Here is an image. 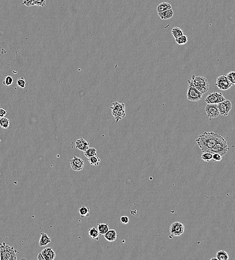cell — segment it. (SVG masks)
<instances>
[{
    "instance_id": "cell-1",
    "label": "cell",
    "mask_w": 235,
    "mask_h": 260,
    "mask_svg": "<svg viewBox=\"0 0 235 260\" xmlns=\"http://www.w3.org/2000/svg\"><path fill=\"white\" fill-rule=\"evenodd\" d=\"M219 134L211 132H205L196 139V142L204 153H210L215 145L224 140Z\"/></svg>"
},
{
    "instance_id": "cell-2",
    "label": "cell",
    "mask_w": 235,
    "mask_h": 260,
    "mask_svg": "<svg viewBox=\"0 0 235 260\" xmlns=\"http://www.w3.org/2000/svg\"><path fill=\"white\" fill-rule=\"evenodd\" d=\"M17 253L19 252L14 247H10L5 243L0 244V260H17Z\"/></svg>"
},
{
    "instance_id": "cell-3",
    "label": "cell",
    "mask_w": 235,
    "mask_h": 260,
    "mask_svg": "<svg viewBox=\"0 0 235 260\" xmlns=\"http://www.w3.org/2000/svg\"><path fill=\"white\" fill-rule=\"evenodd\" d=\"M194 86L200 92L204 94L208 91L209 85L207 79L202 76L193 75L192 79Z\"/></svg>"
},
{
    "instance_id": "cell-4",
    "label": "cell",
    "mask_w": 235,
    "mask_h": 260,
    "mask_svg": "<svg viewBox=\"0 0 235 260\" xmlns=\"http://www.w3.org/2000/svg\"><path fill=\"white\" fill-rule=\"evenodd\" d=\"M112 104L113 107L110 108L112 110V115L115 119L116 123H118L119 120H122L126 116L125 105L118 102H115Z\"/></svg>"
},
{
    "instance_id": "cell-5",
    "label": "cell",
    "mask_w": 235,
    "mask_h": 260,
    "mask_svg": "<svg viewBox=\"0 0 235 260\" xmlns=\"http://www.w3.org/2000/svg\"><path fill=\"white\" fill-rule=\"evenodd\" d=\"M188 88L187 98L189 101L197 102L202 99V93L200 92L194 86L192 80H188Z\"/></svg>"
},
{
    "instance_id": "cell-6",
    "label": "cell",
    "mask_w": 235,
    "mask_h": 260,
    "mask_svg": "<svg viewBox=\"0 0 235 260\" xmlns=\"http://www.w3.org/2000/svg\"><path fill=\"white\" fill-rule=\"evenodd\" d=\"M229 150V148L228 146L227 142L225 139H224L222 142H220L219 143L215 145L211 150L210 153H211L212 154L217 153L221 155V156H223L226 154Z\"/></svg>"
},
{
    "instance_id": "cell-7",
    "label": "cell",
    "mask_w": 235,
    "mask_h": 260,
    "mask_svg": "<svg viewBox=\"0 0 235 260\" xmlns=\"http://www.w3.org/2000/svg\"><path fill=\"white\" fill-rule=\"evenodd\" d=\"M185 231V226L180 222H176L171 224L170 233L172 237H179L182 235Z\"/></svg>"
},
{
    "instance_id": "cell-8",
    "label": "cell",
    "mask_w": 235,
    "mask_h": 260,
    "mask_svg": "<svg viewBox=\"0 0 235 260\" xmlns=\"http://www.w3.org/2000/svg\"><path fill=\"white\" fill-rule=\"evenodd\" d=\"M225 100H226V99L224 98L222 93L215 92L210 93L207 96L205 102L208 104H217Z\"/></svg>"
},
{
    "instance_id": "cell-9",
    "label": "cell",
    "mask_w": 235,
    "mask_h": 260,
    "mask_svg": "<svg viewBox=\"0 0 235 260\" xmlns=\"http://www.w3.org/2000/svg\"><path fill=\"white\" fill-rule=\"evenodd\" d=\"M217 108L220 115L223 116H227L232 109V103L231 101L226 100L217 104Z\"/></svg>"
},
{
    "instance_id": "cell-10",
    "label": "cell",
    "mask_w": 235,
    "mask_h": 260,
    "mask_svg": "<svg viewBox=\"0 0 235 260\" xmlns=\"http://www.w3.org/2000/svg\"><path fill=\"white\" fill-rule=\"evenodd\" d=\"M216 85L220 90L225 91L230 88L232 85L228 80L226 75H222L217 79Z\"/></svg>"
},
{
    "instance_id": "cell-11",
    "label": "cell",
    "mask_w": 235,
    "mask_h": 260,
    "mask_svg": "<svg viewBox=\"0 0 235 260\" xmlns=\"http://www.w3.org/2000/svg\"><path fill=\"white\" fill-rule=\"evenodd\" d=\"M72 169L75 171H80L84 168V161L81 158L74 156L70 161Z\"/></svg>"
},
{
    "instance_id": "cell-12",
    "label": "cell",
    "mask_w": 235,
    "mask_h": 260,
    "mask_svg": "<svg viewBox=\"0 0 235 260\" xmlns=\"http://www.w3.org/2000/svg\"><path fill=\"white\" fill-rule=\"evenodd\" d=\"M205 111L208 117L211 119L216 118L220 115L219 112L217 108V104H208L206 106Z\"/></svg>"
},
{
    "instance_id": "cell-13",
    "label": "cell",
    "mask_w": 235,
    "mask_h": 260,
    "mask_svg": "<svg viewBox=\"0 0 235 260\" xmlns=\"http://www.w3.org/2000/svg\"><path fill=\"white\" fill-rule=\"evenodd\" d=\"M45 260H53L55 258L56 253L52 248H47L41 251Z\"/></svg>"
},
{
    "instance_id": "cell-14",
    "label": "cell",
    "mask_w": 235,
    "mask_h": 260,
    "mask_svg": "<svg viewBox=\"0 0 235 260\" xmlns=\"http://www.w3.org/2000/svg\"><path fill=\"white\" fill-rule=\"evenodd\" d=\"M76 148L78 150L85 152L89 148V143L82 138L78 139L75 143Z\"/></svg>"
},
{
    "instance_id": "cell-15",
    "label": "cell",
    "mask_w": 235,
    "mask_h": 260,
    "mask_svg": "<svg viewBox=\"0 0 235 260\" xmlns=\"http://www.w3.org/2000/svg\"><path fill=\"white\" fill-rule=\"evenodd\" d=\"M104 238L106 240L110 242H114L117 239V234L116 231L114 229L109 230L104 235Z\"/></svg>"
},
{
    "instance_id": "cell-16",
    "label": "cell",
    "mask_w": 235,
    "mask_h": 260,
    "mask_svg": "<svg viewBox=\"0 0 235 260\" xmlns=\"http://www.w3.org/2000/svg\"><path fill=\"white\" fill-rule=\"evenodd\" d=\"M41 235V236L40 239L39 243L40 246L43 247V246H46L51 242L50 238L48 236V235L47 234L42 232Z\"/></svg>"
},
{
    "instance_id": "cell-17",
    "label": "cell",
    "mask_w": 235,
    "mask_h": 260,
    "mask_svg": "<svg viewBox=\"0 0 235 260\" xmlns=\"http://www.w3.org/2000/svg\"><path fill=\"white\" fill-rule=\"evenodd\" d=\"M158 13V15L162 20H166L171 19V18L173 17L174 15V11L172 9Z\"/></svg>"
},
{
    "instance_id": "cell-18",
    "label": "cell",
    "mask_w": 235,
    "mask_h": 260,
    "mask_svg": "<svg viewBox=\"0 0 235 260\" xmlns=\"http://www.w3.org/2000/svg\"><path fill=\"white\" fill-rule=\"evenodd\" d=\"M89 236L90 238L94 239V240H99V237L100 234L98 231V229L96 227H92L89 230Z\"/></svg>"
},
{
    "instance_id": "cell-19",
    "label": "cell",
    "mask_w": 235,
    "mask_h": 260,
    "mask_svg": "<svg viewBox=\"0 0 235 260\" xmlns=\"http://www.w3.org/2000/svg\"><path fill=\"white\" fill-rule=\"evenodd\" d=\"M172 6L170 4L166 2H163L162 3L160 4L157 7V11L158 13L162 12L171 9Z\"/></svg>"
},
{
    "instance_id": "cell-20",
    "label": "cell",
    "mask_w": 235,
    "mask_h": 260,
    "mask_svg": "<svg viewBox=\"0 0 235 260\" xmlns=\"http://www.w3.org/2000/svg\"><path fill=\"white\" fill-rule=\"evenodd\" d=\"M78 212L82 218L88 217L90 215V208L88 207L85 206L80 207L78 210Z\"/></svg>"
},
{
    "instance_id": "cell-21",
    "label": "cell",
    "mask_w": 235,
    "mask_h": 260,
    "mask_svg": "<svg viewBox=\"0 0 235 260\" xmlns=\"http://www.w3.org/2000/svg\"><path fill=\"white\" fill-rule=\"evenodd\" d=\"M98 230L99 232L100 235H104L109 229V224L108 223H101L98 224Z\"/></svg>"
},
{
    "instance_id": "cell-22",
    "label": "cell",
    "mask_w": 235,
    "mask_h": 260,
    "mask_svg": "<svg viewBox=\"0 0 235 260\" xmlns=\"http://www.w3.org/2000/svg\"><path fill=\"white\" fill-rule=\"evenodd\" d=\"M216 257L218 260H228L229 259V255L224 250L218 251L217 252Z\"/></svg>"
},
{
    "instance_id": "cell-23",
    "label": "cell",
    "mask_w": 235,
    "mask_h": 260,
    "mask_svg": "<svg viewBox=\"0 0 235 260\" xmlns=\"http://www.w3.org/2000/svg\"><path fill=\"white\" fill-rule=\"evenodd\" d=\"M84 155L88 159L93 156H97V150L95 148H89L86 151L84 152Z\"/></svg>"
},
{
    "instance_id": "cell-24",
    "label": "cell",
    "mask_w": 235,
    "mask_h": 260,
    "mask_svg": "<svg viewBox=\"0 0 235 260\" xmlns=\"http://www.w3.org/2000/svg\"><path fill=\"white\" fill-rule=\"evenodd\" d=\"M172 34L175 39L184 35L183 30L178 27H175L173 28L172 30Z\"/></svg>"
},
{
    "instance_id": "cell-25",
    "label": "cell",
    "mask_w": 235,
    "mask_h": 260,
    "mask_svg": "<svg viewBox=\"0 0 235 260\" xmlns=\"http://www.w3.org/2000/svg\"><path fill=\"white\" fill-rule=\"evenodd\" d=\"M10 126V121L8 118L3 117L0 118V127L3 129H7Z\"/></svg>"
},
{
    "instance_id": "cell-26",
    "label": "cell",
    "mask_w": 235,
    "mask_h": 260,
    "mask_svg": "<svg viewBox=\"0 0 235 260\" xmlns=\"http://www.w3.org/2000/svg\"><path fill=\"white\" fill-rule=\"evenodd\" d=\"M88 161L90 165L95 166H98L99 165L100 159L98 156H93L91 158H88Z\"/></svg>"
},
{
    "instance_id": "cell-27",
    "label": "cell",
    "mask_w": 235,
    "mask_h": 260,
    "mask_svg": "<svg viewBox=\"0 0 235 260\" xmlns=\"http://www.w3.org/2000/svg\"><path fill=\"white\" fill-rule=\"evenodd\" d=\"M213 158V154L210 153H204L201 155V159L206 163H209Z\"/></svg>"
},
{
    "instance_id": "cell-28",
    "label": "cell",
    "mask_w": 235,
    "mask_h": 260,
    "mask_svg": "<svg viewBox=\"0 0 235 260\" xmlns=\"http://www.w3.org/2000/svg\"><path fill=\"white\" fill-rule=\"evenodd\" d=\"M176 42L178 45H184L188 42V38L186 35H183L182 36L175 39Z\"/></svg>"
},
{
    "instance_id": "cell-29",
    "label": "cell",
    "mask_w": 235,
    "mask_h": 260,
    "mask_svg": "<svg viewBox=\"0 0 235 260\" xmlns=\"http://www.w3.org/2000/svg\"><path fill=\"white\" fill-rule=\"evenodd\" d=\"M226 76L228 79V80L232 84V85H235V72H231L227 74L226 75Z\"/></svg>"
},
{
    "instance_id": "cell-30",
    "label": "cell",
    "mask_w": 235,
    "mask_h": 260,
    "mask_svg": "<svg viewBox=\"0 0 235 260\" xmlns=\"http://www.w3.org/2000/svg\"><path fill=\"white\" fill-rule=\"evenodd\" d=\"M3 83L4 85L8 86H11L14 83L13 78L10 75L7 76L5 78V80L4 81Z\"/></svg>"
},
{
    "instance_id": "cell-31",
    "label": "cell",
    "mask_w": 235,
    "mask_h": 260,
    "mask_svg": "<svg viewBox=\"0 0 235 260\" xmlns=\"http://www.w3.org/2000/svg\"><path fill=\"white\" fill-rule=\"evenodd\" d=\"M46 5V0H33L32 3V6H37L43 7Z\"/></svg>"
},
{
    "instance_id": "cell-32",
    "label": "cell",
    "mask_w": 235,
    "mask_h": 260,
    "mask_svg": "<svg viewBox=\"0 0 235 260\" xmlns=\"http://www.w3.org/2000/svg\"><path fill=\"white\" fill-rule=\"evenodd\" d=\"M17 85L21 88H24L26 86V81L23 77L19 78L17 80Z\"/></svg>"
},
{
    "instance_id": "cell-33",
    "label": "cell",
    "mask_w": 235,
    "mask_h": 260,
    "mask_svg": "<svg viewBox=\"0 0 235 260\" xmlns=\"http://www.w3.org/2000/svg\"><path fill=\"white\" fill-rule=\"evenodd\" d=\"M212 159L215 162H220L222 160V156H221V155L217 154V153H215V154H213Z\"/></svg>"
},
{
    "instance_id": "cell-34",
    "label": "cell",
    "mask_w": 235,
    "mask_h": 260,
    "mask_svg": "<svg viewBox=\"0 0 235 260\" xmlns=\"http://www.w3.org/2000/svg\"><path fill=\"white\" fill-rule=\"evenodd\" d=\"M120 220H121V222L122 224L126 225V224H127L129 222L130 220L128 216H122L121 217Z\"/></svg>"
},
{
    "instance_id": "cell-35",
    "label": "cell",
    "mask_w": 235,
    "mask_h": 260,
    "mask_svg": "<svg viewBox=\"0 0 235 260\" xmlns=\"http://www.w3.org/2000/svg\"><path fill=\"white\" fill-rule=\"evenodd\" d=\"M33 0H23V5H25L27 7L32 6V3Z\"/></svg>"
},
{
    "instance_id": "cell-36",
    "label": "cell",
    "mask_w": 235,
    "mask_h": 260,
    "mask_svg": "<svg viewBox=\"0 0 235 260\" xmlns=\"http://www.w3.org/2000/svg\"><path fill=\"white\" fill-rule=\"evenodd\" d=\"M7 112L6 111L2 108H0V118L5 117L6 115Z\"/></svg>"
},
{
    "instance_id": "cell-37",
    "label": "cell",
    "mask_w": 235,
    "mask_h": 260,
    "mask_svg": "<svg viewBox=\"0 0 235 260\" xmlns=\"http://www.w3.org/2000/svg\"><path fill=\"white\" fill-rule=\"evenodd\" d=\"M37 259H38V260H45L44 258L43 257L42 254H41V253H39Z\"/></svg>"
},
{
    "instance_id": "cell-38",
    "label": "cell",
    "mask_w": 235,
    "mask_h": 260,
    "mask_svg": "<svg viewBox=\"0 0 235 260\" xmlns=\"http://www.w3.org/2000/svg\"><path fill=\"white\" fill-rule=\"evenodd\" d=\"M211 260H218V259H217V258L216 257V258H213L211 259Z\"/></svg>"
}]
</instances>
